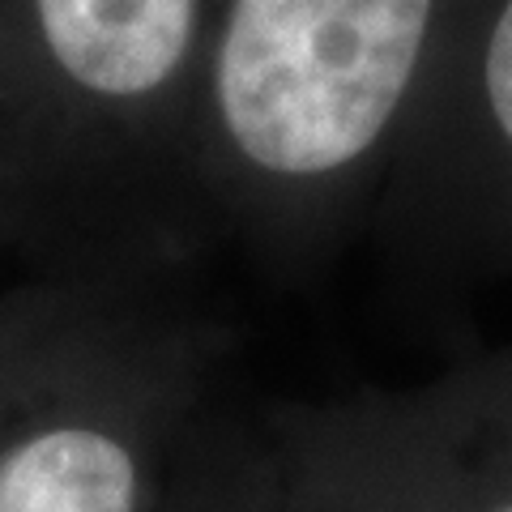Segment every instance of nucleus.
I'll return each instance as SVG.
<instances>
[{
  "mask_svg": "<svg viewBox=\"0 0 512 512\" xmlns=\"http://www.w3.org/2000/svg\"><path fill=\"white\" fill-rule=\"evenodd\" d=\"M478 0H210L197 239L308 269L384 192Z\"/></svg>",
  "mask_w": 512,
  "mask_h": 512,
  "instance_id": "1",
  "label": "nucleus"
},
{
  "mask_svg": "<svg viewBox=\"0 0 512 512\" xmlns=\"http://www.w3.org/2000/svg\"><path fill=\"white\" fill-rule=\"evenodd\" d=\"M210 0H0V201L35 265H171Z\"/></svg>",
  "mask_w": 512,
  "mask_h": 512,
  "instance_id": "2",
  "label": "nucleus"
},
{
  "mask_svg": "<svg viewBox=\"0 0 512 512\" xmlns=\"http://www.w3.org/2000/svg\"><path fill=\"white\" fill-rule=\"evenodd\" d=\"M384 192L512 244V0H478Z\"/></svg>",
  "mask_w": 512,
  "mask_h": 512,
  "instance_id": "3",
  "label": "nucleus"
},
{
  "mask_svg": "<svg viewBox=\"0 0 512 512\" xmlns=\"http://www.w3.org/2000/svg\"><path fill=\"white\" fill-rule=\"evenodd\" d=\"M158 427L111 419L73 431L0 487V512H141L146 448Z\"/></svg>",
  "mask_w": 512,
  "mask_h": 512,
  "instance_id": "4",
  "label": "nucleus"
},
{
  "mask_svg": "<svg viewBox=\"0 0 512 512\" xmlns=\"http://www.w3.org/2000/svg\"><path fill=\"white\" fill-rule=\"evenodd\" d=\"M466 512H512V474H508V483L500 491L478 495L474 504H466Z\"/></svg>",
  "mask_w": 512,
  "mask_h": 512,
  "instance_id": "5",
  "label": "nucleus"
},
{
  "mask_svg": "<svg viewBox=\"0 0 512 512\" xmlns=\"http://www.w3.org/2000/svg\"><path fill=\"white\" fill-rule=\"evenodd\" d=\"M13 244H22V231H18V218L9 214V205L0 201V248H13Z\"/></svg>",
  "mask_w": 512,
  "mask_h": 512,
  "instance_id": "6",
  "label": "nucleus"
}]
</instances>
